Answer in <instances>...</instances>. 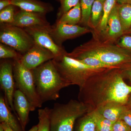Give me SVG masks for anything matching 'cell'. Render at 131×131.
Here are the masks:
<instances>
[{
    "instance_id": "1",
    "label": "cell",
    "mask_w": 131,
    "mask_h": 131,
    "mask_svg": "<svg viewBox=\"0 0 131 131\" xmlns=\"http://www.w3.org/2000/svg\"><path fill=\"white\" fill-rule=\"evenodd\" d=\"M131 93V86L125 82L118 67L106 69L90 78L80 89L78 100L90 112L111 102L126 105Z\"/></svg>"
},
{
    "instance_id": "2",
    "label": "cell",
    "mask_w": 131,
    "mask_h": 131,
    "mask_svg": "<svg viewBox=\"0 0 131 131\" xmlns=\"http://www.w3.org/2000/svg\"><path fill=\"white\" fill-rule=\"evenodd\" d=\"M67 54L76 59L89 56L95 57L112 67H119L131 62V50L95 39L77 47L70 53L67 52Z\"/></svg>"
},
{
    "instance_id": "3",
    "label": "cell",
    "mask_w": 131,
    "mask_h": 131,
    "mask_svg": "<svg viewBox=\"0 0 131 131\" xmlns=\"http://www.w3.org/2000/svg\"><path fill=\"white\" fill-rule=\"evenodd\" d=\"M32 71L36 90L43 103L56 100L61 90L70 86L61 77L52 60Z\"/></svg>"
},
{
    "instance_id": "4",
    "label": "cell",
    "mask_w": 131,
    "mask_h": 131,
    "mask_svg": "<svg viewBox=\"0 0 131 131\" xmlns=\"http://www.w3.org/2000/svg\"><path fill=\"white\" fill-rule=\"evenodd\" d=\"M52 61L62 78L70 85H77L80 89L90 78L107 69L91 68L69 56L66 52L62 56L56 57Z\"/></svg>"
},
{
    "instance_id": "5",
    "label": "cell",
    "mask_w": 131,
    "mask_h": 131,
    "mask_svg": "<svg viewBox=\"0 0 131 131\" xmlns=\"http://www.w3.org/2000/svg\"><path fill=\"white\" fill-rule=\"evenodd\" d=\"M88 112V107L76 100L55 103L50 112V131H73L77 120Z\"/></svg>"
},
{
    "instance_id": "6",
    "label": "cell",
    "mask_w": 131,
    "mask_h": 131,
    "mask_svg": "<svg viewBox=\"0 0 131 131\" xmlns=\"http://www.w3.org/2000/svg\"><path fill=\"white\" fill-rule=\"evenodd\" d=\"M20 59H13V61L15 85L25 95L35 109L41 107L43 103L36 90L32 71L22 65Z\"/></svg>"
},
{
    "instance_id": "7",
    "label": "cell",
    "mask_w": 131,
    "mask_h": 131,
    "mask_svg": "<svg viewBox=\"0 0 131 131\" xmlns=\"http://www.w3.org/2000/svg\"><path fill=\"white\" fill-rule=\"evenodd\" d=\"M2 24L0 41L2 43L23 54H25L35 44L32 38L24 28L10 24Z\"/></svg>"
},
{
    "instance_id": "8",
    "label": "cell",
    "mask_w": 131,
    "mask_h": 131,
    "mask_svg": "<svg viewBox=\"0 0 131 131\" xmlns=\"http://www.w3.org/2000/svg\"><path fill=\"white\" fill-rule=\"evenodd\" d=\"M0 84L4 91L5 98L9 107L16 114L14 106L15 82L14 77L13 62L4 60L0 64Z\"/></svg>"
},
{
    "instance_id": "9",
    "label": "cell",
    "mask_w": 131,
    "mask_h": 131,
    "mask_svg": "<svg viewBox=\"0 0 131 131\" xmlns=\"http://www.w3.org/2000/svg\"><path fill=\"white\" fill-rule=\"evenodd\" d=\"M45 15L20 9L15 13L14 21L10 25L23 28H42L47 30L50 32L52 26L50 25L46 20Z\"/></svg>"
},
{
    "instance_id": "10",
    "label": "cell",
    "mask_w": 131,
    "mask_h": 131,
    "mask_svg": "<svg viewBox=\"0 0 131 131\" xmlns=\"http://www.w3.org/2000/svg\"><path fill=\"white\" fill-rule=\"evenodd\" d=\"M55 57L54 54L49 50L35 43L22 56L20 61L26 68L32 70Z\"/></svg>"
},
{
    "instance_id": "11",
    "label": "cell",
    "mask_w": 131,
    "mask_h": 131,
    "mask_svg": "<svg viewBox=\"0 0 131 131\" xmlns=\"http://www.w3.org/2000/svg\"><path fill=\"white\" fill-rule=\"evenodd\" d=\"M90 32V30L87 27L77 25L57 23L56 26L52 27L50 34L57 44L61 46V45L64 40L79 37Z\"/></svg>"
},
{
    "instance_id": "12",
    "label": "cell",
    "mask_w": 131,
    "mask_h": 131,
    "mask_svg": "<svg viewBox=\"0 0 131 131\" xmlns=\"http://www.w3.org/2000/svg\"><path fill=\"white\" fill-rule=\"evenodd\" d=\"M34 40L35 43L49 50L56 57L65 54L66 51L57 44L52 38L49 31L42 28H24Z\"/></svg>"
},
{
    "instance_id": "13",
    "label": "cell",
    "mask_w": 131,
    "mask_h": 131,
    "mask_svg": "<svg viewBox=\"0 0 131 131\" xmlns=\"http://www.w3.org/2000/svg\"><path fill=\"white\" fill-rule=\"evenodd\" d=\"M13 103L16 115L23 131H25L29 120L30 112L34 111L35 108L24 94L18 89L15 91Z\"/></svg>"
},
{
    "instance_id": "14",
    "label": "cell",
    "mask_w": 131,
    "mask_h": 131,
    "mask_svg": "<svg viewBox=\"0 0 131 131\" xmlns=\"http://www.w3.org/2000/svg\"><path fill=\"white\" fill-rule=\"evenodd\" d=\"M125 32L119 15L118 5L116 4L108 16L106 27L102 34L105 37V42L110 43L121 37Z\"/></svg>"
},
{
    "instance_id": "15",
    "label": "cell",
    "mask_w": 131,
    "mask_h": 131,
    "mask_svg": "<svg viewBox=\"0 0 131 131\" xmlns=\"http://www.w3.org/2000/svg\"><path fill=\"white\" fill-rule=\"evenodd\" d=\"M126 105L117 102H111L95 109L102 115L112 122L119 119L121 115L128 108Z\"/></svg>"
},
{
    "instance_id": "16",
    "label": "cell",
    "mask_w": 131,
    "mask_h": 131,
    "mask_svg": "<svg viewBox=\"0 0 131 131\" xmlns=\"http://www.w3.org/2000/svg\"><path fill=\"white\" fill-rule=\"evenodd\" d=\"M12 5L23 11L45 14L52 8L48 4L37 0H11Z\"/></svg>"
},
{
    "instance_id": "17",
    "label": "cell",
    "mask_w": 131,
    "mask_h": 131,
    "mask_svg": "<svg viewBox=\"0 0 131 131\" xmlns=\"http://www.w3.org/2000/svg\"><path fill=\"white\" fill-rule=\"evenodd\" d=\"M5 98L0 97V122L7 124L15 131H24L20 122L11 112Z\"/></svg>"
},
{
    "instance_id": "18",
    "label": "cell",
    "mask_w": 131,
    "mask_h": 131,
    "mask_svg": "<svg viewBox=\"0 0 131 131\" xmlns=\"http://www.w3.org/2000/svg\"><path fill=\"white\" fill-rule=\"evenodd\" d=\"M82 11L80 3L69 11L63 14L59 18L57 23L75 25L81 22Z\"/></svg>"
},
{
    "instance_id": "19",
    "label": "cell",
    "mask_w": 131,
    "mask_h": 131,
    "mask_svg": "<svg viewBox=\"0 0 131 131\" xmlns=\"http://www.w3.org/2000/svg\"><path fill=\"white\" fill-rule=\"evenodd\" d=\"M96 126L91 112H89L77 120L73 131H95Z\"/></svg>"
},
{
    "instance_id": "20",
    "label": "cell",
    "mask_w": 131,
    "mask_h": 131,
    "mask_svg": "<svg viewBox=\"0 0 131 131\" xmlns=\"http://www.w3.org/2000/svg\"><path fill=\"white\" fill-rule=\"evenodd\" d=\"M118 13L124 31L129 30L131 27V4L118 5Z\"/></svg>"
},
{
    "instance_id": "21",
    "label": "cell",
    "mask_w": 131,
    "mask_h": 131,
    "mask_svg": "<svg viewBox=\"0 0 131 131\" xmlns=\"http://www.w3.org/2000/svg\"><path fill=\"white\" fill-rule=\"evenodd\" d=\"M117 0H106L103 3V14L101 19L97 27L98 33H102L105 30L108 16L116 4Z\"/></svg>"
},
{
    "instance_id": "22",
    "label": "cell",
    "mask_w": 131,
    "mask_h": 131,
    "mask_svg": "<svg viewBox=\"0 0 131 131\" xmlns=\"http://www.w3.org/2000/svg\"><path fill=\"white\" fill-rule=\"evenodd\" d=\"M95 125L96 129L100 131H112L114 122L106 118L96 110L90 111Z\"/></svg>"
},
{
    "instance_id": "23",
    "label": "cell",
    "mask_w": 131,
    "mask_h": 131,
    "mask_svg": "<svg viewBox=\"0 0 131 131\" xmlns=\"http://www.w3.org/2000/svg\"><path fill=\"white\" fill-rule=\"evenodd\" d=\"M103 3L95 0L92 7L89 22L92 27L95 29L99 25L103 15Z\"/></svg>"
},
{
    "instance_id": "24",
    "label": "cell",
    "mask_w": 131,
    "mask_h": 131,
    "mask_svg": "<svg viewBox=\"0 0 131 131\" xmlns=\"http://www.w3.org/2000/svg\"><path fill=\"white\" fill-rule=\"evenodd\" d=\"M50 109L46 107L38 110L39 122L37 131H50Z\"/></svg>"
},
{
    "instance_id": "25",
    "label": "cell",
    "mask_w": 131,
    "mask_h": 131,
    "mask_svg": "<svg viewBox=\"0 0 131 131\" xmlns=\"http://www.w3.org/2000/svg\"><path fill=\"white\" fill-rule=\"evenodd\" d=\"M95 0H80L82 11L81 22L84 25L89 24L91 16V9Z\"/></svg>"
},
{
    "instance_id": "26",
    "label": "cell",
    "mask_w": 131,
    "mask_h": 131,
    "mask_svg": "<svg viewBox=\"0 0 131 131\" xmlns=\"http://www.w3.org/2000/svg\"><path fill=\"white\" fill-rule=\"evenodd\" d=\"M77 60L86 65L95 69H109L116 68L108 66L101 61L99 59L96 58L95 57L90 56L81 58Z\"/></svg>"
},
{
    "instance_id": "27",
    "label": "cell",
    "mask_w": 131,
    "mask_h": 131,
    "mask_svg": "<svg viewBox=\"0 0 131 131\" xmlns=\"http://www.w3.org/2000/svg\"><path fill=\"white\" fill-rule=\"evenodd\" d=\"M14 6L11 5L0 11V22L1 24H12L14 21Z\"/></svg>"
},
{
    "instance_id": "28",
    "label": "cell",
    "mask_w": 131,
    "mask_h": 131,
    "mask_svg": "<svg viewBox=\"0 0 131 131\" xmlns=\"http://www.w3.org/2000/svg\"><path fill=\"white\" fill-rule=\"evenodd\" d=\"M14 49L6 47L1 43L0 44V58L1 59L12 58L13 59H20L22 55L17 52Z\"/></svg>"
},
{
    "instance_id": "29",
    "label": "cell",
    "mask_w": 131,
    "mask_h": 131,
    "mask_svg": "<svg viewBox=\"0 0 131 131\" xmlns=\"http://www.w3.org/2000/svg\"><path fill=\"white\" fill-rule=\"evenodd\" d=\"M61 2V7L59 15L61 16L76 6L80 3V0H60Z\"/></svg>"
},
{
    "instance_id": "30",
    "label": "cell",
    "mask_w": 131,
    "mask_h": 131,
    "mask_svg": "<svg viewBox=\"0 0 131 131\" xmlns=\"http://www.w3.org/2000/svg\"><path fill=\"white\" fill-rule=\"evenodd\" d=\"M119 69L124 80L129 82L131 86V62L120 66Z\"/></svg>"
},
{
    "instance_id": "31",
    "label": "cell",
    "mask_w": 131,
    "mask_h": 131,
    "mask_svg": "<svg viewBox=\"0 0 131 131\" xmlns=\"http://www.w3.org/2000/svg\"><path fill=\"white\" fill-rule=\"evenodd\" d=\"M112 131H131V129L124 121L119 119L113 124Z\"/></svg>"
},
{
    "instance_id": "32",
    "label": "cell",
    "mask_w": 131,
    "mask_h": 131,
    "mask_svg": "<svg viewBox=\"0 0 131 131\" xmlns=\"http://www.w3.org/2000/svg\"><path fill=\"white\" fill-rule=\"evenodd\" d=\"M118 46L131 51V36L124 35L122 37Z\"/></svg>"
},
{
    "instance_id": "33",
    "label": "cell",
    "mask_w": 131,
    "mask_h": 131,
    "mask_svg": "<svg viewBox=\"0 0 131 131\" xmlns=\"http://www.w3.org/2000/svg\"><path fill=\"white\" fill-rule=\"evenodd\" d=\"M119 119L124 121L131 129V109L128 107L123 113Z\"/></svg>"
},
{
    "instance_id": "34",
    "label": "cell",
    "mask_w": 131,
    "mask_h": 131,
    "mask_svg": "<svg viewBox=\"0 0 131 131\" xmlns=\"http://www.w3.org/2000/svg\"><path fill=\"white\" fill-rule=\"evenodd\" d=\"M12 5L11 0H1L0 1V11Z\"/></svg>"
},
{
    "instance_id": "35",
    "label": "cell",
    "mask_w": 131,
    "mask_h": 131,
    "mask_svg": "<svg viewBox=\"0 0 131 131\" xmlns=\"http://www.w3.org/2000/svg\"><path fill=\"white\" fill-rule=\"evenodd\" d=\"M0 125L2 127L3 131H15L7 124L4 123V122L1 123Z\"/></svg>"
},
{
    "instance_id": "36",
    "label": "cell",
    "mask_w": 131,
    "mask_h": 131,
    "mask_svg": "<svg viewBox=\"0 0 131 131\" xmlns=\"http://www.w3.org/2000/svg\"><path fill=\"white\" fill-rule=\"evenodd\" d=\"M126 105L129 108L131 109V93L129 95V97H128Z\"/></svg>"
},
{
    "instance_id": "37",
    "label": "cell",
    "mask_w": 131,
    "mask_h": 131,
    "mask_svg": "<svg viewBox=\"0 0 131 131\" xmlns=\"http://www.w3.org/2000/svg\"><path fill=\"white\" fill-rule=\"evenodd\" d=\"M128 1L129 0H117V3H118V5H122L127 3Z\"/></svg>"
},
{
    "instance_id": "38",
    "label": "cell",
    "mask_w": 131,
    "mask_h": 131,
    "mask_svg": "<svg viewBox=\"0 0 131 131\" xmlns=\"http://www.w3.org/2000/svg\"><path fill=\"white\" fill-rule=\"evenodd\" d=\"M38 129V125L33 126L28 131H37Z\"/></svg>"
},
{
    "instance_id": "39",
    "label": "cell",
    "mask_w": 131,
    "mask_h": 131,
    "mask_svg": "<svg viewBox=\"0 0 131 131\" xmlns=\"http://www.w3.org/2000/svg\"><path fill=\"white\" fill-rule=\"evenodd\" d=\"M98 1H100L101 2L103 3H104V2H105V1H106V0H98Z\"/></svg>"
},
{
    "instance_id": "40",
    "label": "cell",
    "mask_w": 131,
    "mask_h": 131,
    "mask_svg": "<svg viewBox=\"0 0 131 131\" xmlns=\"http://www.w3.org/2000/svg\"><path fill=\"white\" fill-rule=\"evenodd\" d=\"M0 131H3V129L2 126L0 125Z\"/></svg>"
},
{
    "instance_id": "41",
    "label": "cell",
    "mask_w": 131,
    "mask_h": 131,
    "mask_svg": "<svg viewBox=\"0 0 131 131\" xmlns=\"http://www.w3.org/2000/svg\"><path fill=\"white\" fill-rule=\"evenodd\" d=\"M127 3H129V4H131V0H129L128 1Z\"/></svg>"
},
{
    "instance_id": "42",
    "label": "cell",
    "mask_w": 131,
    "mask_h": 131,
    "mask_svg": "<svg viewBox=\"0 0 131 131\" xmlns=\"http://www.w3.org/2000/svg\"><path fill=\"white\" fill-rule=\"evenodd\" d=\"M129 32H130L131 33V27L130 28V29H129Z\"/></svg>"
},
{
    "instance_id": "43",
    "label": "cell",
    "mask_w": 131,
    "mask_h": 131,
    "mask_svg": "<svg viewBox=\"0 0 131 131\" xmlns=\"http://www.w3.org/2000/svg\"><path fill=\"white\" fill-rule=\"evenodd\" d=\"M100 131L98 130V129H96V131Z\"/></svg>"
}]
</instances>
